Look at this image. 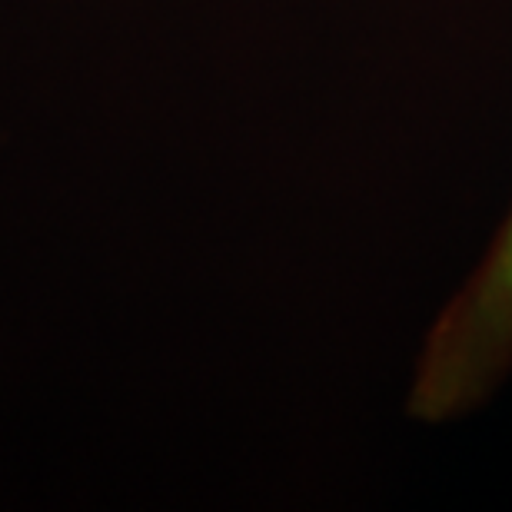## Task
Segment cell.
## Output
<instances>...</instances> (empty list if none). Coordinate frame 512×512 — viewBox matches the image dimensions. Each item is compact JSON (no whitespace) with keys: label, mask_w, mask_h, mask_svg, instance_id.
<instances>
[{"label":"cell","mask_w":512,"mask_h":512,"mask_svg":"<svg viewBox=\"0 0 512 512\" xmlns=\"http://www.w3.org/2000/svg\"><path fill=\"white\" fill-rule=\"evenodd\" d=\"M512 370V210L473 276L429 330L406 409L419 423H446L476 409Z\"/></svg>","instance_id":"6da1fadb"}]
</instances>
